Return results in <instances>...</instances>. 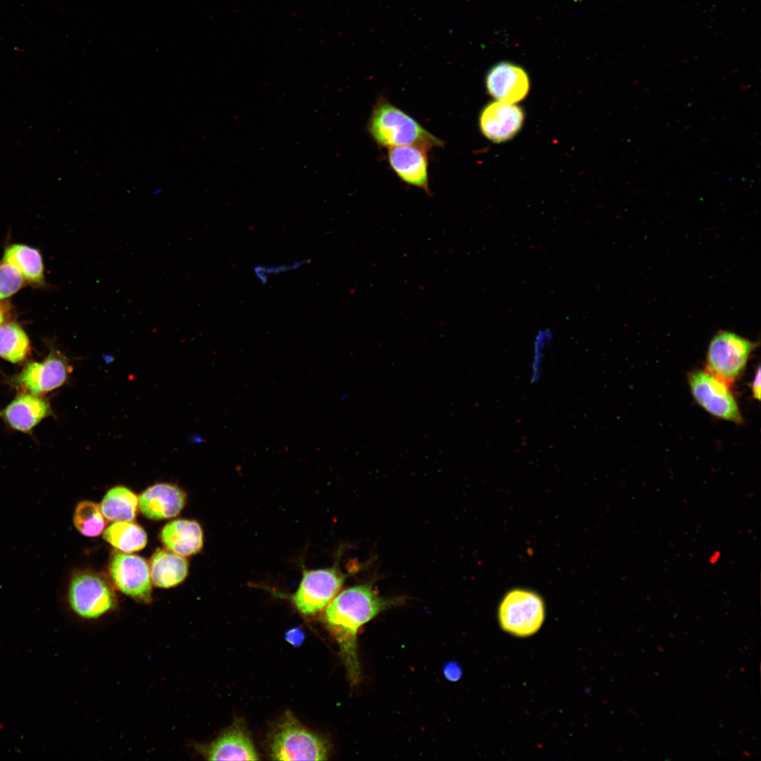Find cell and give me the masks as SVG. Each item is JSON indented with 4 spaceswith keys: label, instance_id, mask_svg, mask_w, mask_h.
<instances>
[{
    "label": "cell",
    "instance_id": "obj_1",
    "mask_svg": "<svg viewBox=\"0 0 761 761\" xmlns=\"http://www.w3.org/2000/svg\"><path fill=\"white\" fill-rule=\"evenodd\" d=\"M379 597L369 584L345 589L333 599L325 612V621L337 641L351 683L360 679L357 652L359 629L383 610L397 603Z\"/></svg>",
    "mask_w": 761,
    "mask_h": 761
},
{
    "label": "cell",
    "instance_id": "obj_2",
    "mask_svg": "<svg viewBox=\"0 0 761 761\" xmlns=\"http://www.w3.org/2000/svg\"><path fill=\"white\" fill-rule=\"evenodd\" d=\"M367 128L373 140L381 147L419 145L430 149L444 144L413 118L383 98L374 105Z\"/></svg>",
    "mask_w": 761,
    "mask_h": 761
},
{
    "label": "cell",
    "instance_id": "obj_3",
    "mask_svg": "<svg viewBox=\"0 0 761 761\" xmlns=\"http://www.w3.org/2000/svg\"><path fill=\"white\" fill-rule=\"evenodd\" d=\"M327 755L325 741L290 712L283 716L272 734L270 756L273 760H326Z\"/></svg>",
    "mask_w": 761,
    "mask_h": 761
},
{
    "label": "cell",
    "instance_id": "obj_4",
    "mask_svg": "<svg viewBox=\"0 0 761 761\" xmlns=\"http://www.w3.org/2000/svg\"><path fill=\"white\" fill-rule=\"evenodd\" d=\"M68 602L75 614L94 619L113 610L116 598L112 586L103 576L82 571L75 573L70 579Z\"/></svg>",
    "mask_w": 761,
    "mask_h": 761
},
{
    "label": "cell",
    "instance_id": "obj_5",
    "mask_svg": "<svg viewBox=\"0 0 761 761\" xmlns=\"http://www.w3.org/2000/svg\"><path fill=\"white\" fill-rule=\"evenodd\" d=\"M756 343L721 330L712 338L706 355V370L731 385L743 372Z\"/></svg>",
    "mask_w": 761,
    "mask_h": 761
},
{
    "label": "cell",
    "instance_id": "obj_6",
    "mask_svg": "<svg viewBox=\"0 0 761 761\" xmlns=\"http://www.w3.org/2000/svg\"><path fill=\"white\" fill-rule=\"evenodd\" d=\"M545 610L542 598L526 589L508 592L498 608V620L502 629L518 637L536 633L542 626Z\"/></svg>",
    "mask_w": 761,
    "mask_h": 761
},
{
    "label": "cell",
    "instance_id": "obj_7",
    "mask_svg": "<svg viewBox=\"0 0 761 761\" xmlns=\"http://www.w3.org/2000/svg\"><path fill=\"white\" fill-rule=\"evenodd\" d=\"M688 384L695 402L712 416L736 423L743 417L730 385L707 370L688 375Z\"/></svg>",
    "mask_w": 761,
    "mask_h": 761
},
{
    "label": "cell",
    "instance_id": "obj_8",
    "mask_svg": "<svg viewBox=\"0 0 761 761\" xmlns=\"http://www.w3.org/2000/svg\"><path fill=\"white\" fill-rule=\"evenodd\" d=\"M344 581L345 575L335 567L305 570L292 600L302 614H315L333 600Z\"/></svg>",
    "mask_w": 761,
    "mask_h": 761
},
{
    "label": "cell",
    "instance_id": "obj_9",
    "mask_svg": "<svg viewBox=\"0 0 761 761\" xmlns=\"http://www.w3.org/2000/svg\"><path fill=\"white\" fill-rule=\"evenodd\" d=\"M71 372L67 358L52 351L43 361L27 364L14 382L27 392L39 396L63 385Z\"/></svg>",
    "mask_w": 761,
    "mask_h": 761
},
{
    "label": "cell",
    "instance_id": "obj_10",
    "mask_svg": "<svg viewBox=\"0 0 761 761\" xmlns=\"http://www.w3.org/2000/svg\"><path fill=\"white\" fill-rule=\"evenodd\" d=\"M109 572L116 586L141 603L151 601L149 566L142 557L122 552L113 555Z\"/></svg>",
    "mask_w": 761,
    "mask_h": 761
},
{
    "label": "cell",
    "instance_id": "obj_11",
    "mask_svg": "<svg viewBox=\"0 0 761 761\" xmlns=\"http://www.w3.org/2000/svg\"><path fill=\"white\" fill-rule=\"evenodd\" d=\"M524 113L515 104L495 101L487 104L479 116L480 129L485 137L500 142L511 139L521 129Z\"/></svg>",
    "mask_w": 761,
    "mask_h": 761
},
{
    "label": "cell",
    "instance_id": "obj_12",
    "mask_svg": "<svg viewBox=\"0 0 761 761\" xmlns=\"http://www.w3.org/2000/svg\"><path fill=\"white\" fill-rule=\"evenodd\" d=\"M485 85L497 101L515 104L527 95L530 82L521 67L509 62H500L488 71Z\"/></svg>",
    "mask_w": 761,
    "mask_h": 761
},
{
    "label": "cell",
    "instance_id": "obj_13",
    "mask_svg": "<svg viewBox=\"0 0 761 761\" xmlns=\"http://www.w3.org/2000/svg\"><path fill=\"white\" fill-rule=\"evenodd\" d=\"M428 150L419 145L391 147L388 150V159L390 167L402 181L422 189L430 194Z\"/></svg>",
    "mask_w": 761,
    "mask_h": 761
},
{
    "label": "cell",
    "instance_id": "obj_14",
    "mask_svg": "<svg viewBox=\"0 0 761 761\" xmlns=\"http://www.w3.org/2000/svg\"><path fill=\"white\" fill-rule=\"evenodd\" d=\"M186 495L178 486L156 483L147 488L138 497V507L143 515L154 520L176 516L185 504Z\"/></svg>",
    "mask_w": 761,
    "mask_h": 761
},
{
    "label": "cell",
    "instance_id": "obj_15",
    "mask_svg": "<svg viewBox=\"0 0 761 761\" xmlns=\"http://www.w3.org/2000/svg\"><path fill=\"white\" fill-rule=\"evenodd\" d=\"M51 414L49 402L38 395L21 393L0 412V416L13 429L27 433Z\"/></svg>",
    "mask_w": 761,
    "mask_h": 761
},
{
    "label": "cell",
    "instance_id": "obj_16",
    "mask_svg": "<svg viewBox=\"0 0 761 761\" xmlns=\"http://www.w3.org/2000/svg\"><path fill=\"white\" fill-rule=\"evenodd\" d=\"M209 760H258L251 738L240 727L233 726L222 733L208 746L200 749Z\"/></svg>",
    "mask_w": 761,
    "mask_h": 761
},
{
    "label": "cell",
    "instance_id": "obj_17",
    "mask_svg": "<svg viewBox=\"0 0 761 761\" xmlns=\"http://www.w3.org/2000/svg\"><path fill=\"white\" fill-rule=\"evenodd\" d=\"M160 537L168 550L182 556L197 554L203 546L202 529L199 523L193 520L170 521L163 528Z\"/></svg>",
    "mask_w": 761,
    "mask_h": 761
},
{
    "label": "cell",
    "instance_id": "obj_18",
    "mask_svg": "<svg viewBox=\"0 0 761 761\" xmlns=\"http://www.w3.org/2000/svg\"><path fill=\"white\" fill-rule=\"evenodd\" d=\"M149 571L151 581L156 587H174L186 578L188 562L182 555L158 549L151 558Z\"/></svg>",
    "mask_w": 761,
    "mask_h": 761
},
{
    "label": "cell",
    "instance_id": "obj_19",
    "mask_svg": "<svg viewBox=\"0 0 761 761\" xmlns=\"http://www.w3.org/2000/svg\"><path fill=\"white\" fill-rule=\"evenodd\" d=\"M3 262L15 267L24 278L30 282H43L42 259L36 249L24 245H12L6 249Z\"/></svg>",
    "mask_w": 761,
    "mask_h": 761
},
{
    "label": "cell",
    "instance_id": "obj_20",
    "mask_svg": "<svg viewBox=\"0 0 761 761\" xmlns=\"http://www.w3.org/2000/svg\"><path fill=\"white\" fill-rule=\"evenodd\" d=\"M137 506L138 498L134 493L124 486H116L106 493L100 508L109 521H132L136 516Z\"/></svg>",
    "mask_w": 761,
    "mask_h": 761
},
{
    "label": "cell",
    "instance_id": "obj_21",
    "mask_svg": "<svg viewBox=\"0 0 761 761\" xmlns=\"http://www.w3.org/2000/svg\"><path fill=\"white\" fill-rule=\"evenodd\" d=\"M103 537L111 545L125 552L139 551L147 542L144 530L131 521L113 522L105 529Z\"/></svg>",
    "mask_w": 761,
    "mask_h": 761
},
{
    "label": "cell",
    "instance_id": "obj_22",
    "mask_svg": "<svg viewBox=\"0 0 761 761\" xmlns=\"http://www.w3.org/2000/svg\"><path fill=\"white\" fill-rule=\"evenodd\" d=\"M31 347L24 330L15 322L0 325V357L13 363L24 361Z\"/></svg>",
    "mask_w": 761,
    "mask_h": 761
},
{
    "label": "cell",
    "instance_id": "obj_23",
    "mask_svg": "<svg viewBox=\"0 0 761 761\" xmlns=\"http://www.w3.org/2000/svg\"><path fill=\"white\" fill-rule=\"evenodd\" d=\"M73 524L82 535L94 537L102 533L106 522L99 505L91 501H82L78 503L75 509Z\"/></svg>",
    "mask_w": 761,
    "mask_h": 761
},
{
    "label": "cell",
    "instance_id": "obj_24",
    "mask_svg": "<svg viewBox=\"0 0 761 761\" xmlns=\"http://www.w3.org/2000/svg\"><path fill=\"white\" fill-rule=\"evenodd\" d=\"M23 285V277L13 266L3 262L0 265V299L8 297Z\"/></svg>",
    "mask_w": 761,
    "mask_h": 761
},
{
    "label": "cell",
    "instance_id": "obj_25",
    "mask_svg": "<svg viewBox=\"0 0 761 761\" xmlns=\"http://www.w3.org/2000/svg\"><path fill=\"white\" fill-rule=\"evenodd\" d=\"M305 261H297L288 265L276 266H257L254 268V274L261 283H266L270 274H278L284 271L292 270L305 264Z\"/></svg>",
    "mask_w": 761,
    "mask_h": 761
},
{
    "label": "cell",
    "instance_id": "obj_26",
    "mask_svg": "<svg viewBox=\"0 0 761 761\" xmlns=\"http://www.w3.org/2000/svg\"><path fill=\"white\" fill-rule=\"evenodd\" d=\"M444 674L450 681H456L460 679L462 670L456 663L450 662L445 665Z\"/></svg>",
    "mask_w": 761,
    "mask_h": 761
},
{
    "label": "cell",
    "instance_id": "obj_27",
    "mask_svg": "<svg viewBox=\"0 0 761 761\" xmlns=\"http://www.w3.org/2000/svg\"><path fill=\"white\" fill-rule=\"evenodd\" d=\"M751 390L753 397L760 400V367L758 366L751 383Z\"/></svg>",
    "mask_w": 761,
    "mask_h": 761
},
{
    "label": "cell",
    "instance_id": "obj_28",
    "mask_svg": "<svg viewBox=\"0 0 761 761\" xmlns=\"http://www.w3.org/2000/svg\"><path fill=\"white\" fill-rule=\"evenodd\" d=\"M286 637L287 640L290 643L292 644H299V643H301L303 639V634L300 631L297 629H293L288 631Z\"/></svg>",
    "mask_w": 761,
    "mask_h": 761
},
{
    "label": "cell",
    "instance_id": "obj_29",
    "mask_svg": "<svg viewBox=\"0 0 761 761\" xmlns=\"http://www.w3.org/2000/svg\"><path fill=\"white\" fill-rule=\"evenodd\" d=\"M719 557V553L718 552H714V553L710 557V562L714 563L718 560Z\"/></svg>",
    "mask_w": 761,
    "mask_h": 761
},
{
    "label": "cell",
    "instance_id": "obj_30",
    "mask_svg": "<svg viewBox=\"0 0 761 761\" xmlns=\"http://www.w3.org/2000/svg\"><path fill=\"white\" fill-rule=\"evenodd\" d=\"M4 320V311H3L2 308H1V307L0 305V325L2 324Z\"/></svg>",
    "mask_w": 761,
    "mask_h": 761
}]
</instances>
